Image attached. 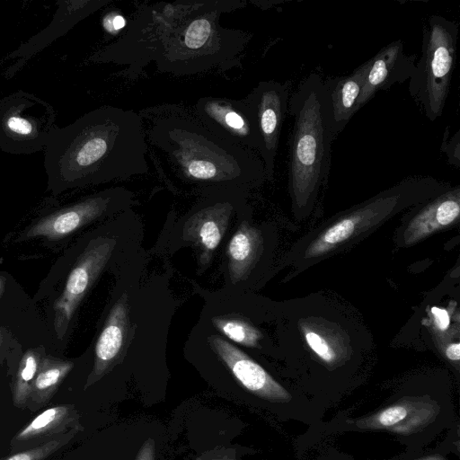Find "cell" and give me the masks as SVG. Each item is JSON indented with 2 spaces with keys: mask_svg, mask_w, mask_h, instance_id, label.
Masks as SVG:
<instances>
[{
  "mask_svg": "<svg viewBox=\"0 0 460 460\" xmlns=\"http://www.w3.org/2000/svg\"><path fill=\"white\" fill-rule=\"evenodd\" d=\"M115 245L113 238L93 240L73 268L64 291L54 305L55 327L59 336L66 332L78 305L107 264Z\"/></svg>",
  "mask_w": 460,
  "mask_h": 460,
  "instance_id": "30bf717a",
  "label": "cell"
},
{
  "mask_svg": "<svg viewBox=\"0 0 460 460\" xmlns=\"http://www.w3.org/2000/svg\"><path fill=\"white\" fill-rule=\"evenodd\" d=\"M109 3H111V0L58 1L57 3L58 8L49 25L9 55L10 58H16V61L7 69L6 76L12 77L34 55Z\"/></svg>",
  "mask_w": 460,
  "mask_h": 460,
  "instance_id": "4fadbf2b",
  "label": "cell"
},
{
  "mask_svg": "<svg viewBox=\"0 0 460 460\" xmlns=\"http://www.w3.org/2000/svg\"><path fill=\"white\" fill-rule=\"evenodd\" d=\"M445 355L450 361L458 364L460 359V344L459 342H453L448 344L445 349Z\"/></svg>",
  "mask_w": 460,
  "mask_h": 460,
  "instance_id": "4dcf8cb0",
  "label": "cell"
},
{
  "mask_svg": "<svg viewBox=\"0 0 460 460\" xmlns=\"http://www.w3.org/2000/svg\"><path fill=\"white\" fill-rule=\"evenodd\" d=\"M146 139L181 181L205 187H248L261 181L259 155L208 130L193 112L178 105L144 109Z\"/></svg>",
  "mask_w": 460,
  "mask_h": 460,
  "instance_id": "7a4b0ae2",
  "label": "cell"
},
{
  "mask_svg": "<svg viewBox=\"0 0 460 460\" xmlns=\"http://www.w3.org/2000/svg\"><path fill=\"white\" fill-rule=\"evenodd\" d=\"M416 58L415 55L405 53L403 42L398 40L383 47L374 57L367 60L356 112L377 92L409 80L414 70Z\"/></svg>",
  "mask_w": 460,
  "mask_h": 460,
  "instance_id": "5bb4252c",
  "label": "cell"
},
{
  "mask_svg": "<svg viewBox=\"0 0 460 460\" xmlns=\"http://www.w3.org/2000/svg\"><path fill=\"white\" fill-rule=\"evenodd\" d=\"M136 460H155L154 443L152 439H147L143 444Z\"/></svg>",
  "mask_w": 460,
  "mask_h": 460,
  "instance_id": "f546056e",
  "label": "cell"
},
{
  "mask_svg": "<svg viewBox=\"0 0 460 460\" xmlns=\"http://www.w3.org/2000/svg\"><path fill=\"white\" fill-rule=\"evenodd\" d=\"M305 337L307 345L322 360L328 364L337 360L334 348L322 334L308 329L305 331Z\"/></svg>",
  "mask_w": 460,
  "mask_h": 460,
  "instance_id": "484cf974",
  "label": "cell"
},
{
  "mask_svg": "<svg viewBox=\"0 0 460 460\" xmlns=\"http://www.w3.org/2000/svg\"><path fill=\"white\" fill-rule=\"evenodd\" d=\"M451 186L429 176L404 179L369 199L337 215L310 234L291 252L296 267L309 265L371 233L398 212L426 201Z\"/></svg>",
  "mask_w": 460,
  "mask_h": 460,
  "instance_id": "5b68a950",
  "label": "cell"
},
{
  "mask_svg": "<svg viewBox=\"0 0 460 460\" xmlns=\"http://www.w3.org/2000/svg\"><path fill=\"white\" fill-rule=\"evenodd\" d=\"M128 313V295L123 294L111 308L97 340L94 365L85 388L102 377L120 354L129 327Z\"/></svg>",
  "mask_w": 460,
  "mask_h": 460,
  "instance_id": "d6986e66",
  "label": "cell"
},
{
  "mask_svg": "<svg viewBox=\"0 0 460 460\" xmlns=\"http://www.w3.org/2000/svg\"><path fill=\"white\" fill-rule=\"evenodd\" d=\"M217 330L225 336L246 347H257L261 333L245 319L234 316H217L212 319Z\"/></svg>",
  "mask_w": 460,
  "mask_h": 460,
  "instance_id": "cb8c5ba5",
  "label": "cell"
},
{
  "mask_svg": "<svg viewBox=\"0 0 460 460\" xmlns=\"http://www.w3.org/2000/svg\"><path fill=\"white\" fill-rule=\"evenodd\" d=\"M292 117L288 189L296 213L310 211L328 180L336 138L329 93L317 73L307 75L288 100Z\"/></svg>",
  "mask_w": 460,
  "mask_h": 460,
  "instance_id": "277c9868",
  "label": "cell"
},
{
  "mask_svg": "<svg viewBox=\"0 0 460 460\" xmlns=\"http://www.w3.org/2000/svg\"><path fill=\"white\" fill-rule=\"evenodd\" d=\"M366 67L367 62H364L348 75L323 79L331 100L336 137L356 113Z\"/></svg>",
  "mask_w": 460,
  "mask_h": 460,
  "instance_id": "ffe728a7",
  "label": "cell"
},
{
  "mask_svg": "<svg viewBox=\"0 0 460 460\" xmlns=\"http://www.w3.org/2000/svg\"><path fill=\"white\" fill-rule=\"evenodd\" d=\"M441 151L447 156V162L458 168L460 165V130L457 129L453 135H450L449 127L443 134Z\"/></svg>",
  "mask_w": 460,
  "mask_h": 460,
  "instance_id": "4316f807",
  "label": "cell"
},
{
  "mask_svg": "<svg viewBox=\"0 0 460 460\" xmlns=\"http://www.w3.org/2000/svg\"><path fill=\"white\" fill-rule=\"evenodd\" d=\"M234 205L230 200H217L202 207L185 222L183 239L199 252L200 263L208 264L224 236Z\"/></svg>",
  "mask_w": 460,
  "mask_h": 460,
  "instance_id": "ac0fdd59",
  "label": "cell"
},
{
  "mask_svg": "<svg viewBox=\"0 0 460 460\" xmlns=\"http://www.w3.org/2000/svg\"><path fill=\"white\" fill-rule=\"evenodd\" d=\"M131 193L122 188L109 189L51 213L37 222L27 237L45 236L57 239L101 217L111 208L127 202Z\"/></svg>",
  "mask_w": 460,
  "mask_h": 460,
  "instance_id": "8fae6325",
  "label": "cell"
},
{
  "mask_svg": "<svg viewBox=\"0 0 460 460\" xmlns=\"http://www.w3.org/2000/svg\"><path fill=\"white\" fill-rule=\"evenodd\" d=\"M73 367L71 361L44 357L33 380L26 409L34 412L48 405Z\"/></svg>",
  "mask_w": 460,
  "mask_h": 460,
  "instance_id": "7402d4cb",
  "label": "cell"
},
{
  "mask_svg": "<svg viewBox=\"0 0 460 460\" xmlns=\"http://www.w3.org/2000/svg\"><path fill=\"white\" fill-rule=\"evenodd\" d=\"M142 118L104 105L58 127L44 152L48 186L54 193L124 181L149 171Z\"/></svg>",
  "mask_w": 460,
  "mask_h": 460,
  "instance_id": "6da1fadb",
  "label": "cell"
},
{
  "mask_svg": "<svg viewBox=\"0 0 460 460\" xmlns=\"http://www.w3.org/2000/svg\"><path fill=\"white\" fill-rule=\"evenodd\" d=\"M414 207L401 234L402 246L412 245L458 220L460 187L451 186L446 191Z\"/></svg>",
  "mask_w": 460,
  "mask_h": 460,
  "instance_id": "2e32d148",
  "label": "cell"
},
{
  "mask_svg": "<svg viewBox=\"0 0 460 460\" xmlns=\"http://www.w3.org/2000/svg\"><path fill=\"white\" fill-rule=\"evenodd\" d=\"M43 356L39 350H27L20 360L11 382L12 401L20 410L27 408L33 380Z\"/></svg>",
  "mask_w": 460,
  "mask_h": 460,
  "instance_id": "603a6c76",
  "label": "cell"
},
{
  "mask_svg": "<svg viewBox=\"0 0 460 460\" xmlns=\"http://www.w3.org/2000/svg\"><path fill=\"white\" fill-rule=\"evenodd\" d=\"M458 34V22L437 14L429 16L422 28L421 52L408 90L430 121L441 117L447 101Z\"/></svg>",
  "mask_w": 460,
  "mask_h": 460,
  "instance_id": "8992f818",
  "label": "cell"
},
{
  "mask_svg": "<svg viewBox=\"0 0 460 460\" xmlns=\"http://www.w3.org/2000/svg\"><path fill=\"white\" fill-rule=\"evenodd\" d=\"M75 432V431H70L33 448L10 454L8 456L1 458L0 460H46L66 446L72 439Z\"/></svg>",
  "mask_w": 460,
  "mask_h": 460,
  "instance_id": "d4e9b609",
  "label": "cell"
},
{
  "mask_svg": "<svg viewBox=\"0 0 460 460\" xmlns=\"http://www.w3.org/2000/svg\"><path fill=\"white\" fill-rule=\"evenodd\" d=\"M208 341L245 389L271 402H285L291 400V394L243 351L217 335L208 337Z\"/></svg>",
  "mask_w": 460,
  "mask_h": 460,
  "instance_id": "9a60e30c",
  "label": "cell"
},
{
  "mask_svg": "<svg viewBox=\"0 0 460 460\" xmlns=\"http://www.w3.org/2000/svg\"><path fill=\"white\" fill-rule=\"evenodd\" d=\"M262 248L261 232L243 221L227 246L228 270L232 283L245 279L257 262Z\"/></svg>",
  "mask_w": 460,
  "mask_h": 460,
  "instance_id": "44dd1931",
  "label": "cell"
},
{
  "mask_svg": "<svg viewBox=\"0 0 460 460\" xmlns=\"http://www.w3.org/2000/svg\"><path fill=\"white\" fill-rule=\"evenodd\" d=\"M438 403L424 397H403L370 415L348 420L361 429L410 435L423 430L437 418Z\"/></svg>",
  "mask_w": 460,
  "mask_h": 460,
  "instance_id": "7c38bea8",
  "label": "cell"
},
{
  "mask_svg": "<svg viewBox=\"0 0 460 460\" xmlns=\"http://www.w3.org/2000/svg\"><path fill=\"white\" fill-rule=\"evenodd\" d=\"M193 113L208 130L220 139L258 154L257 128L244 99L202 97L196 102Z\"/></svg>",
  "mask_w": 460,
  "mask_h": 460,
  "instance_id": "9c48e42d",
  "label": "cell"
},
{
  "mask_svg": "<svg viewBox=\"0 0 460 460\" xmlns=\"http://www.w3.org/2000/svg\"><path fill=\"white\" fill-rule=\"evenodd\" d=\"M58 128L52 105L22 90L0 99V149L11 155L44 151Z\"/></svg>",
  "mask_w": 460,
  "mask_h": 460,
  "instance_id": "52a82bcc",
  "label": "cell"
},
{
  "mask_svg": "<svg viewBox=\"0 0 460 460\" xmlns=\"http://www.w3.org/2000/svg\"><path fill=\"white\" fill-rule=\"evenodd\" d=\"M240 0L164 3L163 27L153 61L161 73L189 75L235 66L251 36L226 28L224 13L242 8Z\"/></svg>",
  "mask_w": 460,
  "mask_h": 460,
  "instance_id": "3957f363",
  "label": "cell"
},
{
  "mask_svg": "<svg viewBox=\"0 0 460 460\" xmlns=\"http://www.w3.org/2000/svg\"><path fill=\"white\" fill-rule=\"evenodd\" d=\"M78 429V414L73 404L49 407L16 432L10 440L9 452L13 454L39 447Z\"/></svg>",
  "mask_w": 460,
  "mask_h": 460,
  "instance_id": "e0dca14e",
  "label": "cell"
},
{
  "mask_svg": "<svg viewBox=\"0 0 460 460\" xmlns=\"http://www.w3.org/2000/svg\"><path fill=\"white\" fill-rule=\"evenodd\" d=\"M414 460H447V459L445 457H443L441 455L435 454V455H429L427 456L417 458Z\"/></svg>",
  "mask_w": 460,
  "mask_h": 460,
  "instance_id": "1f68e13d",
  "label": "cell"
},
{
  "mask_svg": "<svg viewBox=\"0 0 460 460\" xmlns=\"http://www.w3.org/2000/svg\"><path fill=\"white\" fill-rule=\"evenodd\" d=\"M431 315L434 325L438 331L445 332L448 329L450 317L446 309L434 306L431 308Z\"/></svg>",
  "mask_w": 460,
  "mask_h": 460,
  "instance_id": "83f0119b",
  "label": "cell"
},
{
  "mask_svg": "<svg viewBox=\"0 0 460 460\" xmlns=\"http://www.w3.org/2000/svg\"><path fill=\"white\" fill-rule=\"evenodd\" d=\"M2 287H3V283H2V281H1V279H0V292H1V290H2Z\"/></svg>",
  "mask_w": 460,
  "mask_h": 460,
  "instance_id": "d6a6232c",
  "label": "cell"
},
{
  "mask_svg": "<svg viewBox=\"0 0 460 460\" xmlns=\"http://www.w3.org/2000/svg\"><path fill=\"white\" fill-rule=\"evenodd\" d=\"M103 28L109 31H117L126 25V20L120 14H108L102 21Z\"/></svg>",
  "mask_w": 460,
  "mask_h": 460,
  "instance_id": "f1b7e54d",
  "label": "cell"
},
{
  "mask_svg": "<svg viewBox=\"0 0 460 460\" xmlns=\"http://www.w3.org/2000/svg\"><path fill=\"white\" fill-rule=\"evenodd\" d=\"M289 82L274 80L261 81L244 98L255 121L261 157L266 178L271 180L274 174L275 160L279 137L288 111Z\"/></svg>",
  "mask_w": 460,
  "mask_h": 460,
  "instance_id": "ba28073f",
  "label": "cell"
}]
</instances>
